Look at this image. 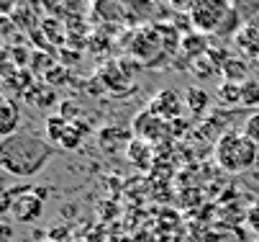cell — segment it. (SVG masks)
I'll return each mask as SVG.
<instances>
[{
	"mask_svg": "<svg viewBox=\"0 0 259 242\" xmlns=\"http://www.w3.org/2000/svg\"><path fill=\"white\" fill-rule=\"evenodd\" d=\"M0 229H3V239L8 242V239H11V234H13V229H11L8 224H3V227H0Z\"/></svg>",
	"mask_w": 259,
	"mask_h": 242,
	"instance_id": "cell-24",
	"label": "cell"
},
{
	"mask_svg": "<svg viewBox=\"0 0 259 242\" xmlns=\"http://www.w3.org/2000/svg\"><path fill=\"white\" fill-rule=\"evenodd\" d=\"M224 75H226V80L229 83H246V62H241V59H234V57H229L226 59V64H224Z\"/></svg>",
	"mask_w": 259,
	"mask_h": 242,
	"instance_id": "cell-14",
	"label": "cell"
},
{
	"mask_svg": "<svg viewBox=\"0 0 259 242\" xmlns=\"http://www.w3.org/2000/svg\"><path fill=\"white\" fill-rule=\"evenodd\" d=\"M180 49H182L185 59H190V62H193V59L208 54L210 44H208V39H205V33L193 31V33H188V37H182V39H180Z\"/></svg>",
	"mask_w": 259,
	"mask_h": 242,
	"instance_id": "cell-9",
	"label": "cell"
},
{
	"mask_svg": "<svg viewBox=\"0 0 259 242\" xmlns=\"http://www.w3.org/2000/svg\"><path fill=\"white\" fill-rule=\"evenodd\" d=\"M31 64H33V70H52V57L49 54H31Z\"/></svg>",
	"mask_w": 259,
	"mask_h": 242,
	"instance_id": "cell-20",
	"label": "cell"
},
{
	"mask_svg": "<svg viewBox=\"0 0 259 242\" xmlns=\"http://www.w3.org/2000/svg\"><path fill=\"white\" fill-rule=\"evenodd\" d=\"M52 157L54 145L33 131H16L11 136H3L0 142V165L6 167V172L18 178H31L41 172Z\"/></svg>",
	"mask_w": 259,
	"mask_h": 242,
	"instance_id": "cell-1",
	"label": "cell"
},
{
	"mask_svg": "<svg viewBox=\"0 0 259 242\" xmlns=\"http://www.w3.org/2000/svg\"><path fill=\"white\" fill-rule=\"evenodd\" d=\"M67 126H69V121L59 114V116H49L47 119V140L52 142V145H59V140L64 136V131H67Z\"/></svg>",
	"mask_w": 259,
	"mask_h": 242,
	"instance_id": "cell-15",
	"label": "cell"
},
{
	"mask_svg": "<svg viewBox=\"0 0 259 242\" xmlns=\"http://www.w3.org/2000/svg\"><path fill=\"white\" fill-rule=\"evenodd\" d=\"M131 131L123 129V126H103L100 134H98V145L103 152H118V150H128L131 145Z\"/></svg>",
	"mask_w": 259,
	"mask_h": 242,
	"instance_id": "cell-7",
	"label": "cell"
},
{
	"mask_svg": "<svg viewBox=\"0 0 259 242\" xmlns=\"http://www.w3.org/2000/svg\"><path fill=\"white\" fill-rule=\"evenodd\" d=\"M188 11H190V21L195 31L218 33L224 21L229 18V13L234 11V6L229 0H193Z\"/></svg>",
	"mask_w": 259,
	"mask_h": 242,
	"instance_id": "cell-3",
	"label": "cell"
},
{
	"mask_svg": "<svg viewBox=\"0 0 259 242\" xmlns=\"http://www.w3.org/2000/svg\"><path fill=\"white\" fill-rule=\"evenodd\" d=\"M185 106H188L195 116H203V114L210 109V95L205 93V88L193 85V88L185 90Z\"/></svg>",
	"mask_w": 259,
	"mask_h": 242,
	"instance_id": "cell-11",
	"label": "cell"
},
{
	"mask_svg": "<svg viewBox=\"0 0 259 242\" xmlns=\"http://www.w3.org/2000/svg\"><path fill=\"white\" fill-rule=\"evenodd\" d=\"M218 70H221V64H218L210 54H203V57L193 59V64H190V73H193L198 80H208V78H213Z\"/></svg>",
	"mask_w": 259,
	"mask_h": 242,
	"instance_id": "cell-13",
	"label": "cell"
},
{
	"mask_svg": "<svg viewBox=\"0 0 259 242\" xmlns=\"http://www.w3.org/2000/svg\"><path fill=\"white\" fill-rule=\"evenodd\" d=\"M128 160L136 162V165H149V160H152V147H149V142L134 140V142L128 145Z\"/></svg>",
	"mask_w": 259,
	"mask_h": 242,
	"instance_id": "cell-16",
	"label": "cell"
},
{
	"mask_svg": "<svg viewBox=\"0 0 259 242\" xmlns=\"http://www.w3.org/2000/svg\"><path fill=\"white\" fill-rule=\"evenodd\" d=\"M36 186H21V191L16 193V201H13V209L11 214L21 222V224H33L36 219L41 217L44 212V198L33 191Z\"/></svg>",
	"mask_w": 259,
	"mask_h": 242,
	"instance_id": "cell-4",
	"label": "cell"
},
{
	"mask_svg": "<svg viewBox=\"0 0 259 242\" xmlns=\"http://www.w3.org/2000/svg\"><path fill=\"white\" fill-rule=\"evenodd\" d=\"M13 201H16V193L6 188V191H3V196H0V212L8 214V212L13 209Z\"/></svg>",
	"mask_w": 259,
	"mask_h": 242,
	"instance_id": "cell-21",
	"label": "cell"
},
{
	"mask_svg": "<svg viewBox=\"0 0 259 242\" xmlns=\"http://www.w3.org/2000/svg\"><path fill=\"white\" fill-rule=\"evenodd\" d=\"M149 111L157 114L164 121H175L182 114V100H180V95L175 90H159L152 98V103H149Z\"/></svg>",
	"mask_w": 259,
	"mask_h": 242,
	"instance_id": "cell-6",
	"label": "cell"
},
{
	"mask_svg": "<svg viewBox=\"0 0 259 242\" xmlns=\"http://www.w3.org/2000/svg\"><path fill=\"white\" fill-rule=\"evenodd\" d=\"M172 126H169V131L172 134H182V129H188V121H182V119H175V121H169Z\"/></svg>",
	"mask_w": 259,
	"mask_h": 242,
	"instance_id": "cell-23",
	"label": "cell"
},
{
	"mask_svg": "<svg viewBox=\"0 0 259 242\" xmlns=\"http://www.w3.org/2000/svg\"><path fill=\"white\" fill-rule=\"evenodd\" d=\"M218 95H221V100H226V106H236V103H241V85L224 80L218 88Z\"/></svg>",
	"mask_w": 259,
	"mask_h": 242,
	"instance_id": "cell-17",
	"label": "cell"
},
{
	"mask_svg": "<svg viewBox=\"0 0 259 242\" xmlns=\"http://www.w3.org/2000/svg\"><path fill=\"white\" fill-rule=\"evenodd\" d=\"M256 145L249 140L244 131H236V129H229L224 131L215 140V162L229 170V172H241V170H249L254 162H256Z\"/></svg>",
	"mask_w": 259,
	"mask_h": 242,
	"instance_id": "cell-2",
	"label": "cell"
},
{
	"mask_svg": "<svg viewBox=\"0 0 259 242\" xmlns=\"http://www.w3.org/2000/svg\"><path fill=\"white\" fill-rule=\"evenodd\" d=\"M241 103L244 106H259V83L256 80L241 83Z\"/></svg>",
	"mask_w": 259,
	"mask_h": 242,
	"instance_id": "cell-18",
	"label": "cell"
},
{
	"mask_svg": "<svg viewBox=\"0 0 259 242\" xmlns=\"http://www.w3.org/2000/svg\"><path fill=\"white\" fill-rule=\"evenodd\" d=\"M72 242H77V239H72Z\"/></svg>",
	"mask_w": 259,
	"mask_h": 242,
	"instance_id": "cell-25",
	"label": "cell"
},
{
	"mask_svg": "<svg viewBox=\"0 0 259 242\" xmlns=\"http://www.w3.org/2000/svg\"><path fill=\"white\" fill-rule=\"evenodd\" d=\"M18 126H21V106L13 98H6L0 103V134L11 136L18 131Z\"/></svg>",
	"mask_w": 259,
	"mask_h": 242,
	"instance_id": "cell-8",
	"label": "cell"
},
{
	"mask_svg": "<svg viewBox=\"0 0 259 242\" xmlns=\"http://www.w3.org/2000/svg\"><path fill=\"white\" fill-rule=\"evenodd\" d=\"M131 131L136 134V140H141V142H157L159 136H164L169 131V126H167L164 119H159L157 114H152L149 109H146V111L136 114Z\"/></svg>",
	"mask_w": 259,
	"mask_h": 242,
	"instance_id": "cell-5",
	"label": "cell"
},
{
	"mask_svg": "<svg viewBox=\"0 0 259 242\" xmlns=\"http://www.w3.org/2000/svg\"><path fill=\"white\" fill-rule=\"evenodd\" d=\"M244 134H246L249 140L259 147V111H256V114H251V116L246 119V124H244Z\"/></svg>",
	"mask_w": 259,
	"mask_h": 242,
	"instance_id": "cell-19",
	"label": "cell"
},
{
	"mask_svg": "<svg viewBox=\"0 0 259 242\" xmlns=\"http://www.w3.org/2000/svg\"><path fill=\"white\" fill-rule=\"evenodd\" d=\"M85 134H88V126H85V124L69 121V126H67V131H64V136L59 140V145H57V147H62V150H77Z\"/></svg>",
	"mask_w": 259,
	"mask_h": 242,
	"instance_id": "cell-12",
	"label": "cell"
},
{
	"mask_svg": "<svg viewBox=\"0 0 259 242\" xmlns=\"http://www.w3.org/2000/svg\"><path fill=\"white\" fill-rule=\"evenodd\" d=\"M26 103H31V106H54L57 103V93H54V85H49V83H36L26 95Z\"/></svg>",
	"mask_w": 259,
	"mask_h": 242,
	"instance_id": "cell-10",
	"label": "cell"
},
{
	"mask_svg": "<svg viewBox=\"0 0 259 242\" xmlns=\"http://www.w3.org/2000/svg\"><path fill=\"white\" fill-rule=\"evenodd\" d=\"M218 242H246V237L236 229V232H229L226 237H224V234H218Z\"/></svg>",
	"mask_w": 259,
	"mask_h": 242,
	"instance_id": "cell-22",
	"label": "cell"
}]
</instances>
